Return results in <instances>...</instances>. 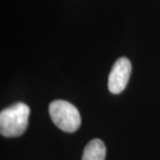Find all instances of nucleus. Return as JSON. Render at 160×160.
<instances>
[{
	"label": "nucleus",
	"mask_w": 160,
	"mask_h": 160,
	"mask_svg": "<svg viewBox=\"0 0 160 160\" xmlns=\"http://www.w3.org/2000/svg\"><path fill=\"white\" fill-rule=\"evenodd\" d=\"M131 75V62L126 57H121L114 62L108 77V89L112 94H121L126 88Z\"/></svg>",
	"instance_id": "3"
},
{
	"label": "nucleus",
	"mask_w": 160,
	"mask_h": 160,
	"mask_svg": "<svg viewBox=\"0 0 160 160\" xmlns=\"http://www.w3.org/2000/svg\"><path fill=\"white\" fill-rule=\"evenodd\" d=\"M30 108L22 102L16 103L0 112V132L5 137H17L27 129Z\"/></svg>",
	"instance_id": "1"
},
{
	"label": "nucleus",
	"mask_w": 160,
	"mask_h": 160,
	"mask_svg": "<svg viewBox=\"0 0 160 160\" xmlns=\"http://www.w3.org/2000/svg\"><path fill=\"white\" fill-rule=\"evenodd\" d=\"M49 114L55 126L65 132H75L81 125V117L78 109L68 101L55 100L51 102Z\"/></svg>",
	"instance_id": "2"
},
{
	"label": "nucleus",
	"mask_w": 160,
	"mask_h": 160,
	"mask_svg": "<svg viewBox=\"0 0 160 160\" xmlns=\"http://www.w3.org/2000/svg\"><path fill=\"white\" fill-rule=\"evenodd\" d=\"M106 147L101 139L95 138L91 140L83 150L81 160H105Z\"/></svg>",
	"instance_id": "4"
}]
</instances>
